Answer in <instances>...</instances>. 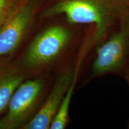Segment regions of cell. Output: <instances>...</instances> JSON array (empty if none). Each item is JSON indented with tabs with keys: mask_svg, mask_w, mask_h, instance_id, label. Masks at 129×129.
Here are the masks:
<instances>
[{
	"mask_svg": "<svg viewBox=\"0 0 129 129\" xmlns=\"http://www.w3.org/2000/svg\"><path fill=\"white\" fill-rule=\"evenodd\" d=\"M120 4L110 0H47L39 14L40 19L64 14L71 24H94L95 38L102 44Z\"/></svg>",
	"mask_w": 129,
	"mask_h": 129,
	"instance_id": "6da1fadb",
	"label": "cell"
},
{
	"mask_svg": "<svg viewBox=\"0 0 129 129\" xmlns=\"http://www.w3.org/2000/svg\"><path fill=\"white\" fill-rule=\"evenodd\" d=\"M71 39L69 29L62 25L51 26L34 38L17 63L28 77H37L60 57Z\"/></svg>",
	"mask_w": 129,
	"mask_h": 129,
	"instance_id": "7a4b0ae2",
	"label": "cell"
},
{
	"mask_svg": "<svg viewBox=\"0 0 129 129\" xmlns=\"http://www.w3.org/2000/svg\"><path fill=\"white\" fill-rule=\"evenodd\" d=\"M47 0H23L0 27V61L14 53L33 28Z\"/></svg>",
	"mask_w": 129,
	"mask_h": 129,
	"instance_id": "3957f363",
	"label": "cell"
},
{
	"mask_svg": "<svg viewBox=\"0 0 129 129\" xmlns=\"http://www.w3.org/2000/svg\"><path fill=\"white\" fill-rule=\"evenodd\" d=\"M44 86L42 77L24 81L13 94L7 113L0 119V129H22L34 117Z\"/></svg>",
	"mask_w": 129,
	"mask_h": 129,
	"instance_id": "277c9868",
	"label": "cell"
},
{
	"mask_svg": "<svg viewBox=\"0 0 129 129\" xmlns=\"http://www.w3.org/2000/svg\"><path fill=\"white\" fill-rule=\"evenodd\" d=\"M129 54V15L124 17L120 29L101 44L91 67V77L115 71L124 65Z\"/></svg>",
	"mask_w": 129,
	"mask_h": 129,
	"instance_id": "5b68a950",
	"label": "cell"
},
{
	"mask_svg": "<svg viewBox=\"0 0 129 129\" xmlns=\"http://www.w3.org/2000/svg\"><path fill=\"white\" fill-rule=\"evenodd\" d=\"M79 65L68 68L58 75L51 92L41 108L22 129H48L72 81Z\"/></svg>",
	"mask_w": 129,
	"mask_h": 129,
	"instance_id": "8992f818",
	"label": "cell"
},
{
	"mask_svg": "<svg viewBox=\"0 0 129 129\" xmlns=\"http://www.w3.org/2000/svg\"><path fill=\"white\" fill-rule=\"evenodd\" d=\"M28 77L17 63L0 61V114L7 108L14 91Z\"/></svg>",
	"mask_w": 129,
	"mask_h": 129,
	"instance_id": "52a82bcc",
	"label": "cell"
},
{
	"mask_svg": "<svg viewBox=\"0 0 129 129\" xmlns=\"http://www.w3.org/2000/svg\"><path fill=\"white\" fill-rule=\"evenodd\" d=\"M78 70L79 68L77 69L73 81L64 95L62 103L53 118L50 126V129H63L67 127L68 121L69 106H70L74 88H75V84L77 82Z\"/></svg>",
	"mask_w": 129,
	"mask_h": 129,
	"instance_id": "ba28073f",
	"label": "cell"
},
{
	"mask_svg": "<svg viewBox=\"0 0 129 129\" xmlns=\"http://www.w3.org/2000/svg\"><path fill=\"white\" fill-rule=\"evenodd\" d=\"M23 0H0V27Z\"/></svg>",
	"mask_w": 129,
	"mask_h": 129,
	"instance_id": "9c48e42d",
	"label": "cell"
},
{
	"mask_svg": "<svg viewBox=\"0 0 129 129\" xmlns=\"http://www.w3.org/2000/svg\"><path fill=\"white\" fill-rule=\"evenodd\" d=\"M110 1H112V2H114V3H117V4H120L122 1H127V0H110Z\"/></svg>",
	"mask_w": 129,
	"mask_h": 129,
	"instance_id": "30bf717a",
	"label": "cell"
},
{
	"mask_svg": "<svg viewBox=\"0 0 129 129\" xmlns=\"http://www.w3.org/2000/svg\"><path fill=\"white\" fill-rule=\"evenodd\" d=\"M125 78L128 82V84H129V68L127 69V72H126V75H125Z\"/></svg>",
	"mask_w": 129,
	"mask_h": 129,
	"instance_id": "8fae6325",
	"label": "cell"
},
{
	"mask_svg": "<svg viewBox=\"0 0 129 129\" xmlns=\"http://www.w3.org/2000/svg\"><path fill=\"white\" fill-rule=\"evenodd\" d=\"M128 1H129V0H128Z\"/></svg>",
	"mask_w": 129,
	"mask_h": 129,
	"instance_id": "7c38bea8",
	"label": "cell"
}]
</instances>
